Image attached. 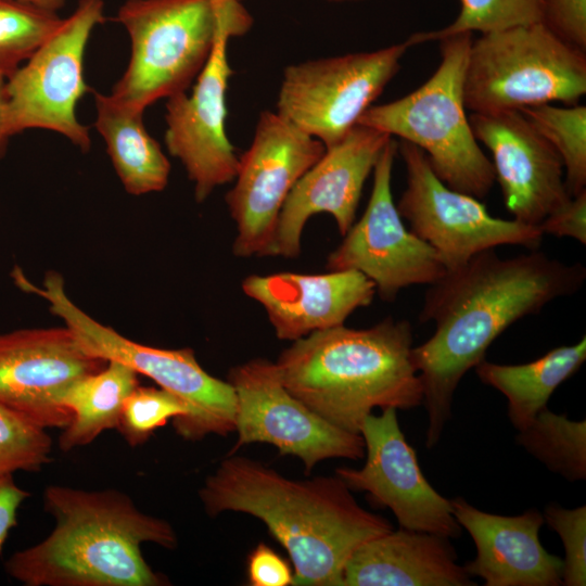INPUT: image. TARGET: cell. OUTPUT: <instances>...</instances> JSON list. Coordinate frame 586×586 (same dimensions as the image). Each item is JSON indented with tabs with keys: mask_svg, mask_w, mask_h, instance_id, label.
<instances>
[{
	"mask_svg": "<svg viewBox=\"0 0 586 586\" xmlns=\"http://www.w3.org/2000/svg\"><path fill=\"white\" fill-rule=\"evenodd\" d=\"M30 494L12 479V475H0V552L10 531L16 525L17 510Z\"/></svg>",
	"mask_w": 586,
	"mask_h": 586,
	"instance_id": "d590c367",
	"label": "cell"
},
{
	"mask_svg": "<svg viewBox=\"0 0 586 586\" xmlns=\"http://www.w3.org/2000/svg\"><path fill=\"white\" fill-rule=\"evenodd\" d=\"M585 279L584 265L564 264L537 249L505 258L489 249L430 284L419 320L433 321L435 331L411 351L429 418L428 448L438 443L451 417L462 377L485 359L491 344L515 321L576 293Z\"/></svg>",
	"mask_w": 586,
	"mask_h": 586,
	"instance_id": "6da1fadb",
	"label": "cell"
},
{
	"mask_svg": "<svg viewBox=\"0 0 586 586\" xmlns=\"http://www.w3.org/2000/svg\"><path fill=\"white\" fill-rule=\"evenodd\" d=\"M366 462L360 469L340 467L335 474L351 491L366 492L380 507L391 509L403 528L458 538L450 500L423 475L416 450L405 438L395 408L368 415L359 430Z\"/></svg>",
	"mask_w": 586,
	"mask_h": 586,
	"instance_id": "2e32d148",
	"label": "cell"
},
{
	"mask_svg": "<svg viewBox=\"0 0 586 586\" xmlns=\"http://www.w3.org/2000/svg\"><path fill=\"white\" fill-rule=\"evenodd\" d=\"M227 381L237 395L238 438L232 451L252 443L271 444L281 455L297 457L306 473L327 459L365 456L362 436L333 425L293 396L275 362L251 359L234 366Z\"/></svg>",
	"mask_w": 586,
	"mask_h": 586,
	"instance_id": "5bb4252c",
	"label": "cell"
},
{
	"mask_svg": "<svg viewBox=\"0 0 586 586\" xmlns=\"http://www.w3.org/2000/svg\"><path fill=\"white\" fill-rule=\"evenodd\" d=\"M459 525L471 535L476 555L463 566L486 586H558L562 559L540 543L543 513L530 509L507 517L482 511L462 497L450 500Z\"/></svg>",
	"mask_w": 586,
	"mask_h": 586,
	"instance_id": "44dd1931",
	"label": "cell"
},
{
	"mask_svg": "<svg viewBox=\"0 0 586 586\" xmlns=\"http://www.w3.org/2000/svg\"><path fill=\"white\" fill-rule=\"evenodd\" d=\"M58 11L23 0H0V75L9 77L60 26Z\"/></svg>",
	"mask_w": 586,
	"mask_h": 586,
	"instance_id": "f1b7e54d",
	"label": "cell"
},
{
	"mask_svg": "<svg viewBox=\"0 0 586 586\" xmlns=\"http://www.w3.org/2000/svg\"><path fill=\"white\" fill-rule=\"evenodd\" d=\"M326 146L277 112L260 113L252 143L239 157L226 204L237 226V257L270 256L283 204Z\"/></svg>",
	"mask_w": 586,
	"mask_h": 586,
	"instance_id": "8fae6325",
	"label": "cell"
},
{
	"mask_svg": "<svg viewBox=\"0 0 586 586\" xmlns=\"http://www.w3.org/2000/svg\"><path fill=\"white\" fill-rule=\"evenodd\" d=\"M517 443L568 481L586 479V420L575 421L547 407L517 435Z\"/></svg>",
	"mask_w": 586,
	"mask_h": 586,
	"instance_id": "484cf974",
	"label": "cell"
},
{
	"mask_svg": "<svg viewBox=\"0 0 586 586\" xmlns=\"http://www.w3.org/2000/svg\"><path fill=\"white\" fill-rule=\"evenodd\" d=\"M5 81L7 77L0 75V157L3 155L10 138L5 126Z\"/></svg>",
	"mask_w": 586,
	"mask_h": 586,
	"instance_id": "8d00e7d4",
	"label": "cell"
},
{
	"mask_svg": "<svg viewBox=\"0 0 586 586\" xmlns=\"http://www.w3.org/2000/svg\"><path fill=\"white\" fill-rule=\"evenodd\" d=\"M586 93V56L543 22L481 35L472 40L464 76V103L492 113L561 102Z\"/></svg>",
	"mask_w": 586,
	"mask_h": 586,
	"instance_id": "52a82bcc",
	"label": "cell"
},
{
	"mask_svg": "<svg viewBox=\"0 0 586 586\" xmlns=\"http://www.w3.org/2000/svg\"><path fill=\"white\" fill-rule=\"evenodd\" d=\"M585 359L586 337L583 336L577 343L556 347L531 362L502 365L484 359L474 369L481 382L508 399V418L520 431L547 407L552 393Z\"/></svg>",
	"mask_w": 586,
	"mask_h": 586,
	"instance_id": "cb8c5ba5",
	"label": "cell"
},
{
	"mask_svg": "<svg viewBox=\"0 0 586 586\" xmlns=\"http://www.w3.org/2000/svg\"><path fill=\"white\" fill-rule=\"evenodd\" d=\"M247 578L252 586H288L293 583V571L279 553L259 543L249 555Z\"/></svg>",
	"mask_w": 586,
	"mask_h": 586,
	"instance_id": "e575fe53",
	"label": "cell"
},
{
	"mask_svg": "<svg viewBox=\"0 0 586 586\" xmlns=\"http://www.w3.org/2000/svg\"><path fill=\"white\" fill-rule=\"evenodd\" d=\"M249 13L242 0H127L116 21L130 38L127 68L111 95L144 112L186 92L205 65L220 26Z\"/></svg>",
	"mask_w": 586,
	"mask_h": 586,
	"instance_id": "8992f818",
	"label": "cell"
},
{
	"mask_svg": "<svg viewBox=\"0 0 586 586\" xmlns=\"http://www.w3.org/2000/svg\"><path fill=\"white\" fill-rule=\"evenodd\" d=\"M93 91L94 127L104 139L107 154L125 190L143 195L164 190L170 163L158 142L148 132L143 113Z\"/></svg>",
	"mask_w": 586,
	"mask_h": 586,
	"instance_id": "603a6c76",
	"label": "cell"
},
{
	"mask_svg": "<svg viewBox=\"0 0 586 586\" xmlns=\"http://www.w3.org/2000/svg\"><path fill=\"white\" fill-rule=\"evenodd\" d=\"M538 228L543 234L558 238L570 237L586 244V190L571 196L549 214Z\"/></svg>",
	"mask_w": 586,
	"mask_h": 586,
	"instance_id": "836d02e7",
	"label": "cell"
},
{
	"mask_svg": "<svg viewBox=\"0 0 586 586\" xmlns=\"http://www.w3.org/2000/svg\"><path fill=\"white\" fill-rule=\"evenodd\" d=\"M138 385V372L118 360H107L100 371L73 382L60 400L72 413L60 448L69 451L86 446L102 432L116 429L124 402Z\"/></svg>",
	"mask_w": 586,
	"mask_h": 586,
	"instance_id": "d4e9b609",
	"label": "cell"
},
{
	"mask_svg": "<svg viewBox=\"0 0 586 586\" xmlns=\"http://www.w3.org/2000/svg\"><path fill=\"white\" fill-rule=\"evenodd\" d=\"M398 143L390 139L373 169L365 213L327 257V270H356L369 278L385 302L415 284H432L446 267L436 251L408 230L392 194V170Z\"/></svg>",
	"mask_w": 586,
	"mask_h": 586,
	"instance_id": "9a60e30c",
	"label": "cell"
},
{
	"mask_svg": "<svg viewBox=\"0 0 586 586\" xmlns=\"http://www.w3.org/2000/svg\"><path fill=\"white\" fill-rule=\"evenodd\" d=\"M392 137L357 124L300 178L277 222L270 256L295 258L307 220L330 214L344 235L355 221L366 180Z\"/></svg>",
	"mask_w": 586,
	"mask_h": 586,
	"instance_id": "ac0fdd59",
	"label": "cell"
},
{
	"mask_svg": "<svg viewBox=\"0 0 586 586\" xmlns=\"http://www.w3.org/2000/svg\"><path fill=\"white\" fill-rule=\"evenodd\" d=\"M475 585L449 538L400 527L374 537L351 556L342 586Z\"/></svg>",
	"mask_w": 586,
	"mask_h": 586,
	"instance_id": "7402d4cb",
	"label": "cell"
},
{
	"mask_svg": "<svg viewBox=\"0 0 586 586\" xmlns=\"http://www.w3.org/2000/svg\"><path fill=\"white\" fill-rule=\"evenodd\" d=\"M560 156L571 196L586 190V106L540 104L520 110Z\"/></svg>",
	"mask_w": 586,
	"mask_h": 586,
	"instance_id": "4316f807",
	"label": "cell"
},
{
	"mask_svg": "<svg viewBox=\"0 0 586 586\" xmlns=\"http://www.w3.org/2000/svg\"><path fill=\"white\" fill-rule=\"evenodd\" d=\"M107 360L84 346L67 326L0 335V404L41 428L64 429L72 413L60 400L76 380Z\"/></svg>",
	"mask_w": 586,
	"mask_h": 586,
	"instance_id": "e0dca14e",
	"label": "cell"
},
{
	"mask_svg": "<svg viewBox=\"0 0 586 586\" xmlns=\"http://www.w3.org/2000/svg\"><path fill=\"white\" fill-rule=\"evenodd\" d=\"M51 453L44 428L0 404V475L38 471L50 462Z\"/></svg>",
	"mask_w": 586,
	"mask_h": 586,
	"instance_id": "4dcf8cb0",
	"label": "cell"
},
{
	"mask_svg": "<svg viewBox=\"0 0 586 586\" xmlns=\"http://www.w3.org/2000/svg\"><path fill=\"white\" fill-rule=\"evenodd\" d=\"M326 1L335 2V3H343V2H357V1H362V0H326Z\"/></svg>",
	"mask_w": 586,
	"mask_h": 586,
	"instance_id": "f35d334b",
	"label": "cell"
},
{
	"mask_svg": "<svg viewBox=\"0 0 586 586\" xmlns=\"http://www.w3.org/2000/svg\"><path fill=\"white\" fill-rule=\"evenodd\" d=\"M252 24L250 13L227 20L192 91L170 97L166 102L165 144L183 165L199 203L237 175L239 156L226 130L227 90L233 74L228 42L231 37L246 34Z\"/></svg>",
	"mask_w": 586,
	"mask_h": 586,
	"instance_id": "4fadbf2b",
	"label": "cell"
},
{
	"mask_svg": "<svg viewBox=\"0 0 586 586\" xmlns=\"http://www.w3.org/2000/svg\"><path fill=\"white\" fill-rule=\"evenodd\" d=\"M469 122L492 154L495 180L513 219L538 226L571 198L560 156L521 111L471 113Z\"/></svg>",
	"mask_w": 586,
	"mask_h": 586,
	"instance_id": "d6986e66",
	"label": "cell"
},
{
	"mask_svg": "<svg viewBox=\"0 0 586 586\" xmlns=\"http://www.w3.org/2000/svg\"><path fill=\"white\" fill-rule=\"evenodd\" d=\"M241 288L264 307L276 336L293 342L344 324L357 308L370 305L377 293L374 283L356 270L250 275Z\"/></svg>",
	"mask_w": 586,
	"mask_h": 586,
	"instance_id": "ffe728a7",
	"label": "cell"
},
{
	"mask_svg": "<svg viewBox=\"0 0 586 586\" xmlns=\"http://www.w3.org/2000/svg\"><path fill=\"white\" fill-rule=\"evenodd\" d=\"M13 279L23 291L44 298L51 313L60 317L91 353L130 366L138 374L150 378L183 400L190 413L173 423L179 436L200 441L209 434L227 436L235 431L237 395L233 386L207 373L191 348H157L123 336L80 309L67 296L64 280L56 272H49L42 286L30 282L21 269L13 273Z\"/></svg>",
	"mask_w": 586,
	"mask_h": 586,
	"instance_id": "ba28073f",
	"label": "cell"
},
{
	"mask_svg": "<svg viewBox=\"0 0 586 586\" xmlns=\"http://www.w3.org/2000/svg\"><path fill=\"white\" fill-rule=\"evenodd\" d=\"M543 23L565 42L586 50V0H544Z\"/></svg>",
	"mask_w": 586,
	"mask_h": 586,
	"instance_id": "d6a6232c",
	"label": "cell"
},
{
	"mask_svg": "<svg viewBox=\"0 0 586 586\" xmlns=\"http://www.w3.org/2000/svg\"><path fill=\"white\" fill-rule=\"evenodd\" d=\"M397 152L406 169V189L396 204L399 215L436 251L446 270L498 245L539 246L544 234L538 226L492 216L479 199L447 187L418 146L400 141Z\"/></svg>",
	"mask_w": 586,
	"mask_h": 586,
	"instance_id": "7c38bea8",
	"label": "cell"
},
{
	"mask_svg": "<svg viewBox=\"0 0 586 586\" xmlns=\"http://www.w3.org/2000/svg\"><path fill=\"white\" fill-rule=\"evenodd\" d=\"M544 522L562 540V584L585 586L586 584V506L566 509L558 504L545 507Z\"/></svg>",
	"mask_w": 586,
	"mask_h": 586,
	"instance_id": "1f68e13d",
	"label": "cell"
},
{
	"mask_svg": "<svg viewBox=\"0 0 586 586\" xmlns=\"http://www.w3.org/2000/svg\"><path fill=\"white\" fill-rule=\"evenodd\" d=\"M103 13V0H79L74 12L7 78L10 137L26 129H46L89 151V129L78 120L76 107L91 91L85 80V52L92 30L104 21Z\"/></svg>",
	"mask_w": 586,
	"mask_h": 586,
	"instance_id": "9c48e42d",
	"label": "cell"
},
{
	"mask_svg": "<svg viewBox=\"0 0 586 586\" xmlns=\"http://www.w3.org/2000/svg\"><path fill=\"white\" fill-rule=\"evenodd\" d=\"M335 474L296 481L229 454L199 491L206 513L234 511L265 523L288 551L296 586H342L351 556L394 527L364 509Z\"/></svg>",
	"mask_w": 586,
	"mask_h": 586,
	"instance_id": "7a4b0ae2",
	"label": "cell"
},
{
	"mask_svg": "<svg viewBox=\"0 0 586 586\" xmlns=\"http://www.w3.org/2000/svg\"><path fill=\"white\" fill-rule=\"evenodd\" d=\"M190 413L187 404L162 388L137 386L125 399L117 430L130 446L143 444L168 420L179 422Z\"/></svg>",
	"mask_w": 586,
	"mask_h": 586,
	"instance_id": "f546056e",
	"label": "cell"
},
{
	"mask_svg": "<svg viewBox=\"0 0 586 586\" xmlns=\"http://www.w3.org/2000/svg\"><path fill=\"white\" fill-rule=\"evenodd\" d=\"M456 18L443 28L418 31L405 41L413 46L479 31L481 35L543 22L544 0H459Z\"/></svg>",
	"mask_w": 586,
	"mask_h": 586,
	"instance_id": "83f0119b",
	"label": "cell"
},
{
	"mask_svg": "<svg viewBox=\"0 0 586 586\" xmlns=\"http://www.w3.org/2000/svg\"><path fill=\"white\" fill-rule=\"evenodd\" d=\"M412 328L385 318L365 329L344 324L296 340L275 362L285 388L333 425L359 433L373 408L422 405Z\"/></svg>",
	"mask_w": 586,
	"mask_h": 586,
	"instance_id": "277c9868",
	"label": "cell"
},
{
	"mask_svg": "<svg viewBox=\"0 0 586 586\" xmlns=\"http://www.w3.org/2000/svg\"><path fill=\"white\" fill-rule=\"evenodd\" d=\"M471 43V33L440 40L441 62L431 77L403 98L371 105L358 124L418 146L447 187L481 200L496 180L466 112L464 76Z\"/></svg>",
	"mask_w": 586,
	"mask_h": 586,
	"instance_id": "5b68a950",
	"label": "cell"
},
{
	"mask_svg": "<svg viewBox=\"0 0 586 586\" xmlns=\"http://www.w3.org/2000/svg\"><path fill=\"white\" fill-rule=\"evenodd\" d=\"M44 510L52 532L14 552L5 572L25 586H163L141 552L143 543L175 548L177 536L165 520L137 508L116 489L84 491L50 485Z\"/></svg>",
	"mask_w": 586,
	"mask_h": 586,
	"instance_id": "3957f363",
	"label": "cell"
},
{
	"mask_svg": "<svg viewBox=\"0 0 586 586\" xmlns=\"http://www.w3.org/2000/svg\"><path fill=\"white\" fill-rule=\"evenodd\" d=\"M410 47L309 60L284 68L277 113L326 149L339 143L383 92Z\"/></svg>",
	"mask_w": 586,
	"mask_h": 586,
	"instance_id": "30bf717a",
	"label": "cell"
},
{
	"mask_svg": "<svg viewBox=\"0 0 586 586\" xmlns=\"http://www.w3.org/2000/svg\"><path fill=\"white\" fill-rule=\"evenodd\" d=\"M23 1H27L30 3L37 4L39 7L49 9V10L59 11L61 8L65 5L67 0H23Z\"/></svg>",
	"mask_w": 586,
	"mask_h": 586,
	"instance_id": "74e56055",
	"label": "cell"
}]
</instances>
